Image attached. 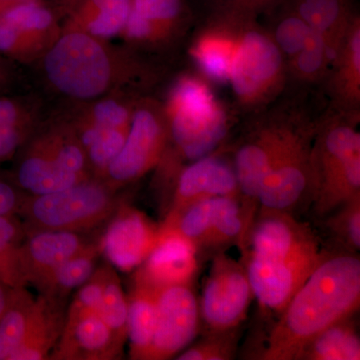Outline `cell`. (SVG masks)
<instances>
[{
	"instance_id": "1",
	"label": "cell",
	"mask_w": 360,
	"mask_h": 360,
	"mask_svg": "<svg viewBox=\"0 0 360 360\" xmlns=\"http://www.w3.org/2000/svg\"><path fill=\"white\" fill-rule=\"evenodd\" d=\"M359 305V255L328 257L279 314L260 359L296 360L310 340L336 322L354 316Z\"/></svg>"
},
{
	"instance_id": "2",
	"label": "cell",
	"mask_w": 360,
	"mask_h": 360,
	"mask_svg": "<svg viewBox=\"0 0 360 360\" xmlns=\"http://www.w3.org/2000/svg\"><path fill=\"white\" fill-rule=\"evenodd\" d=\"M54 89L80 103L118 94L153 82L155 73L141 60L87 33L63 32L41 58Z\"/></svg>"
},
{
	"instance_id": "3",
	"label": "cell",
	"mask_w": 360,
	"mask_h": 360,
	"mask_svg": "<svg viewBox=\"0 0 360 360\" xmlns=\"http://www.w3.org/2000/svg\"><path fill=\"white\" fill-rule=\"evenodd\" d=\"M359 113L338 111L316 125L312 141L310 205L324 217L360 196Z\"/></svg>"
},
{
	"instance_id": "4",
	"label": "cell",
	"mask_w": 360,
	"mask_h": 360,
	"mask_svg": "<svg viewBox=\"0 0 360 360\" xmlns=\"http://www.w3.org/2000/svg\"><path fill=\"white\" fill-rule=\"evenodd\" d=\"M117 191L91 177L54 193L28 194L18 217L26 233L91 232L108 224L122 202Z\"/></svg>"
},
{
	"instance_id": "5",
	"label": "cell",
	"mask_w": 360,
	"mask_h": 360,
	"mask_svg": "<svg viewBox=\"0 0 360 360\" xmlns=\"http://www.w3.org/2000/svg\"><path fill=\"white\" fill-rule=\"evenodd\" d=\"M163 106L168 144L174 146L179 160L195 161L212 155L229 130V116L200 78H180Z\"/></svg>"
},
{
	"instance_id": "6",
	"label": "cell",
	"mask_w": 360,
	"mask_h": 360,
	"mask_svg": "<svg viewBox=\"0 0 360 360\" xmlns=\"http://www.w3.org/2000/svg\"><path fill=\"white\" fill-rule=\"evenodd\" d=\"M288 65L270 33L255 21L241 30L229 84L239 105L257 110L271 103L288 82Z\"/></svg>"
},
{
	"instance_id": "7",
	"label": "cell",
	"mask_w": 360,
	"mask_h": 360,
	"mask_svg": "<svg viewBox=\"0 0 360 360\" xmlns=\"http://www.w3.org/2000/svg\"><path fill=\"white\" fill-rule=\"evenodd\" d=\"M255 206L241 196H220L187 206L165 217L161 229L172 231L193 243L198 252L241 245L255 219Z\"/></svg>"
},
{
	"instance_id": "8",
	"label": "cell",
	"mask_w": 360,
	"mask_h": 360,
	"mask_svg": "<svg viewBox=\"0 0 360 360\" xmlns=\"http://www.w3.org/2000/svg\"><path fill=\"white\" fill-rule=\"evenodd\" d=\"M168 141L165 106L153 99H137L124 144L101 180L117 191L134 184L160 165Z\"/></svg>"
},
{
	"instance_id": "9",
	"label": "cell",
	"mask_w": 360,
	"mask_h": 360,
	"mask_svg": "<svg viewBox=\"0 0 360 360\" xmlns=\"http://www.w3.org/2000/svg\"><path fill=\"white\" fill-rule=\"evenodd\" d=\"M315 130L310 123L286 118L264 123L245 139L236 150L233 165L243 200L255 206L260 184L270 170Z\"/></svg>"
},
{
	"instance_id": "10",
	"label": "cell",
	"mask_w": 360,
	"mask_h": 360,
	"mask_svg": "<svg viewBox=\"0 0 360 360\" xmlns=\"http://www.w3.org/2000/svg\"><path fill=\"white\" fill-rule=\"evenodd\" d=\"M253 296L243 262L220 251L213 257L203 286L200 312L207 331L240 328Z\"/></svg>"
},
{
	"instance_id": "11",
	"label": "cell",
	"mask_w": 360,
	"mask_h": 360,
	"mask_svg": "<svg viewBox=\"0 0 360 360\" xmlns=\"http://www.w3.org/2000/svg\"><path fill=\"white\" fill-rule=\"evenodd\" d=\"M328 257L317 243L288 257H245L243 262L260 307L281 314L296 291Z\"/></svg>"
},
{
	"instance_id": "12",
	"label": "cell",
	"mask_w": 360,
	"mask_h": 360,
	"mask_svg": "<svg viewBox=\"0 0 360 360\" xmlns=\"http://www.w3.org/2000/svg\"><path fill=\"white\" fill-rule=\"evenodd\" d=\"M200 303L191 285H174L160 291L153 341L144 360H165L179 355L198 335Z\"/></svg>"
},
{
	"instance_id": "13",
	"label": "cell",
	"mask_w": 360,
	"mask_h": 360,
	"mask_svg": "<svg viewBox=\"0 0 360 360\" xmlns=\"http://www.w3.org/2000/svg\"><path fill=\"white\" fill-rule=\"evenodd\" d=\"M160 231V224H156L146 213L122 202L101 236L103 255L113 267L131 271L155 248Z\"/></svg>"
},
{
	"instance_id": "14",
	"label": "cell",
	"mask_w": 360,
	"mask_h": 360,
	"mask_svg": "<svg viewBox=\"0 0 360 360\" xmlns=\"http://www.w3.org/2000/svg\"><path fill=\"white\" fill-rule=\"evenodd\" d=\"M123 347L101 315L70 303L63 333L49 359H120Z\"/></svg>"
},
{
	"instance_id": "15",
	"label": "cell",
	"mask_w": 360,
	"mask_h": 360,
	"mask_svg": "<svg viewBox=\"0 0 360 360\" xmlns=\"http://www.w3.org/2000/svg\"><path fill=\"white\" fill-rule=\"evenodd\" d=\"M314 134L296 146L265 176L257 194V202L262 210L290 212L300 203L309 201L312 186L310 153Z\"/></svg>"
},
{
	"instance_id": "16",
	"label": "cell",
	"mask_w": 360,
	"mask_h": 360,
	"mask_svg": "<svg viewBox=\"0 0 360 360\" xmlns=\"http://www.w3.org/2000/svg\"><path fill=\"white\" fill-rule=\"evenodd\" d=\"M220 196L241 195L234 165L213 153L179 170L165 217L177 214L198 201Z\"/></svg>"
},
{
	"instance_id": "17",
	"label": "cell",
	"mask_w": 360,
	"mask_h": 360,
	"mask_svg": "<svg viewBox=\"0 0 360 360\" xmlns=\"http://www.w3.org/2000/svg\"><path fill=\"white\" fill-rule=\"evenodd\" d=\"M309 225L298 221L290 212L260 210L241 243L245 257H288L317 245Z\"/></svg>"
},
{
	"instance_id": "18",
	"label": "cell",
	"mask_w": 360,
	"mask_h": 360,
	"mask_svg": "<svg viewBox=\"0 0 360 360\" xmlns=\"http://www.w3.org/2000/svg\"><path fill=\"white\" fill-rule=\"evenodd\" d=\"M200 269V252L193 243L172 231L161 229L160 238L148 257L135 271L134 281L155 290L191 285Z\"/></svg>"
},
{
	"instance_id": "19",
	"label": "cell",
	"mask_w": 360,
	"mask_h": 360,
	"mask_svg": "<svg viewBox=\"0 0 360 360\" xmlns=\"http://www.w3.org/2000/svg\"><path fill=\"white\" fill-rule=\"evenodd\" d=\"M96 238L92 231L26 233L20 248V267L26 286L39 288L54 270L77 255Z\"/></svg>"
},
{
	"instance_id": "20",
	"label": "cell",
	"mask_w": 360,
	"mask_h": 360,
	"mask_svg": "<svg viewBox=\"0 0 360 360\" xmlns=\"http://www.w3.org/2000/svg\"><path fill=\"white\" fill-rule=\"evenodd\" d=\"M16 155V162L9 175L30 195L54 193L86 180L66 172L59 165L41 131L32 134Z\"/></svg>"
},
{
	"instance_id": "21",
	"label": "cell",
	"mask_w": 360,
	"mask_h": 360,
	"mask_svg": "<svg viewBox=\"0 0 360 360\" xmlns=\"http://www.w3.org/2000/svg\"><path fill=\"white\" fill-rule=\"evenodd\" d=\"M245 25L210 18L194 42L191 56L200 70L213 82H229L239 37Z\"/></svg>"
},
{
	"instance_id": "22",
	"label": "cell",
	"mask_w": 360,
	"mask_h": 360,
	"mask_svg": "<svg viewBox=\"0 0 360 360\" xmlns=\"http://www.w3.org/2000/svg\"><path fill=\"white\" fill-rule=\"evenodd\" d=\"M184 14V0H132L122 37L137 44L165 41L179 28Z\"/></svg>"
},
{
	"instance_id": "23",
	"label": "cell",
	"mask_w": 360,
	"mask_h": 360,
	"mask_svg": "<svg viewBox=\"0 0 360 360\" xmlns=\"http://www.w3.org/2000/svg\"><path fill=\"white\" fill-rule=\"evenodd\" d=\"M328 89L336 110L359 113L360 18L352 20L328 71Z\"/></svg>"
},
{
	"instance_id": "24",
	"label": "cell",
	"mask_w": 360,
	"mask_h": 360,
	"mask_svg": "<svg viewBox=\"0 0 360 360\" xmlns=\"http://www.w3.org/2000/svg\"><path fill=\"white\" fill-rule=\"evenodd\" d=\"M66 312V300L37 296L25 338L9 360L49 359L63 333Z\"/></svg>"
},
{
	"instance_id": "25",
	"label": "cell",
	"mask_w": 360,
	"mask_h": 360,
	"mask_svg": "<svg viewBox=\"0 0 360 360\" xmlns=\"http://www.w3.org/2000/svg\"><path fill=\"white\" fill-rule=\"evenodd\" d=\"M131 6L132 0H77L63 32L73 30L110 40L122 34Z\"/></svg>"
},
{
	"instance_id": "26",
	"label": "cell",
	"mask_w": 360,
	"mask_h": 360,
	"mask_svg": "<svg viewBox=\"0 0 360 360\" xmlns=\"http://www.w3.org/2000/svg\"><path fill=\"white\" fill-rule=\"evenodd\" d=\"M298 16L321 34L336 56L352 20L357 15L352 0H283Z\"/></svg>"
},
{
	"instance_id": "27",
	"label": "cell",
	"mask_w": 360,
	"mask_h": 360,
	"mask_svg": "<svg viewBox=\"0 0 360 360\" xmlns=\"http://www.w3.org/2000/svg\"><path fill=\"white\" fill-rule=\"evenodd\" d=\"M160 291L148 284L134 281L127 297V340L130 359L144 360L155 333Z\"/></svg>"
},
{
	"instance_id": "28",
	"label": "cell",
	"mask_w": 360,
	"mask_h": 360,
	"mask_svg": "<svg viewBox=\"0 0 360 360\" xmlns=\"http://www.w3.org/2000/svg\"><path fill=\"white\" fill-rule=\"evenodd\" d=\"M354 316L336 322L315 335L302 347L296 360H359L360 338Z\"/></svg>"
},
{
	"instance_id": "29",
	"label": "cell",
	"mask_w": 360,
	"mask_h": 360,
	"mask_svg": "<svg viewBox=\"0 0 360 360\" xmlns=\"http://www.w3.org/2000/svg\"><path fill=\"white\" fill-rule=\"evenodd\" d=\"M101 238L97 236L86 248L54 270L37 288L39 295L68 300V295L96 271L99 255H103Z\"/></svg>"
},
{
	"instance_id": "30",
	"label": "cell",
	"mask_w": 360,
	"mask_h": 360,
	"mask_svg": "<svg viewBox=\"0 0 360 360\" xmlns=\"http://www.w3.org/2000/svg\"><path fill=\"white\" fill-rule=\"evenodd\" d=\"M0 18L18 28L41 51L42 56L63 33L58 16L42 1L28 2L14 7L1 14Z\"/></svg>"
},
{
	"instance_id": "31",
	"label": "cell",
	"mask_w": 360,
	"mask_h": 360,
	"mask_svg": "<svg viewBox=\"0 0 360 360\" xmlns=\"http://www.w3.org/2000/svg\"><path fill=\"white\" fill-rule=\"evenodd\" d=\"M35 309V298L26 286L13 288L0 319V360H9L20 347Z\"/></svg>"
},
{
	"instance_id": "32",
	"label": "cell",
	"mask_w": 360,
	"mask_h": 360,
	"mask_svg": "<svg viewBox=\"0 0 360 360\" xmlns=\"http://www.w3.org/2000/svg\"><path fill=\"white\" fill-rule=\"evenodd\" d=\"M333 59L335 56L326 40L312 30L300 51L286 60L288 78L298 84H316L328 77Z\"/></svg>"
},
{
	"instance_id": "33",
	"label": "cell",
	"mask_w": 360,
	"mask_h": 360,
	"mask_svg": "<svg viewBox=\"0 0 360 360\" xmlns=\"http://www.w3.org/2000/svg\"><path fill=\"white\" fill-rule=\"evenodd\" d=\"M26 236L18 215H0V281L11 286H26L20 262V248Z\"/></svg>"
},
{
	"instance_id": "34",
	"label": "cell",
	"mask_w": 360,
	"mask_h": 360,
	"mask_svg": "<svg viewBox=\"0 0 360 360\" xmlns=\"http://www.w3.org/2000/svg\"><path fill=\"white\" fill-rule=\"evenodd\" d=\"M267 13H272L274 16L271 30L269 32L288 60L304 46L314 30L283 2Z\"/></svg>"
},
{
	"instance_id": "35",
	"label": "cell",
	"mask_w": 360,
	"mask_h": 360,
	"mask_svg": "<svg viewBox=\"0 0 360 360\" xmlns=\"http://www.w3.org/2000/svg\"><path fill=\"white\" fill-rule=\"evenodd\" d=\"M103 302L99 315L124 345L127 340L129 304L123 292L122 283L110 264H103Z\"/></svg>"
},
{
	"instance_id": "36",
	"label": "cell",
	"mask_w": 360,
	"mask_h": 360,
	"mask_svg": "<svg viewBox=\"0 0 360 360\" xmlns=\"http://www.w3.org/2000/svg\"><path fill=\"white\" fill-rule=\"evenodd\" d=\"M326 229L329 236L345 251L357 255L360 248V196L326 215Z\"/></svg>"
},
{
	"instance_id": "37",
	"label": "cell",
	"mask_w": 360,
	"mask_h": 360,
	"mask_svg": "<svg viewBox=\"0 0 360 360\" xmlns=\"http://www.w3.org/2000/svg\"><path fill=\"white\" fill-rule=\"evenodd\" d=\"M240 328L207 331L201 340L176 355L179 360H231L236 359Z\"/></svg>"
},
{
	"instance_id": "38",
	"label": "cell",
	"mask_w": 360,
	"mask_h": 360,
	"mask_svg": "<svg viewBox=\"0 0 360 360\" xmlns=\"http://www.w3.org/2000/svg\"><path fill=\"white\" fill-rule=\"evenodd\" d=\"M283 0H206L210 18L246 23L255 21L260 13H267Z\"/></svg>"
},
{
	"instance_id": "39",
	"label": "cell",
	"mask_w": 360,
	"mask_h": 360,
	"mask_svg": "<svg viewBox=\"0 0 360 360\" xmlns=\"http://www.w3.org/2000/svg\"><path fill=\"white\" fill-rule=\"evenodd\" d=\"M0 54L22 63L42 58L41 51L13 25L0 18Z\"/></svg>"
},
{
	"instance_id": "40",
	"label": "cell",
	"mask_w": 360,
	"mask_h": 360,
	"mask_svg": "<svg viewBox=\"0 0 360 360\" xmlns=\"http://www.w3.org/2000/svg\"><path fill=\"white\" fill-rule=\"evenodd\" d=\"M34 108L18 99L0 97V129H32L35 124Z\"/></svg>"
},
{
	"instance_id": "41",
	"label": "cell",
	"mask_w": 360,
	"mask_h": 360,
	"mask_svg": "<svg viewBox=\"0 0 360 360\" xmlns=\"http://www.w3.org/2000/svg\"><path fill=\"white\" fill-rule=\"evenodd\" d=\"M103 266L97 267L96 271L82 286L73 298L72 304L80 309L99 314L103 302Z\"/></svg>"
},
{
	"instance_id": "42",
	"label": "cell",
	"mask_w": 360,
	"mask_h": 360,
	"mask_svg": "<svg viewBox=\"0 0 360 360\" xmlns=\"http://www.w3.org/2000/svg\"><path fill=\"white\" fill-rule=\"evenodd\" d=\"M27 196L11 175L0 172V215L18 217Z\"/></svg>"
},
{
	"instance_id": "43",
	"label": "cell",
	"mask_w": 360,
	"mask_h": 360,
	"mask_svg": "<svg viewBox=\"0 0 360 360\" xmlns=\"http://www.w3.org/2000/svg\"><path fill=\"white\" fill-rule=\"evenodd\" d=\"M32 129H0V162L11 160L33 134Z\"/></svg>"
},
{
	"instance_id": "44",
	"label": "cell",
	"mask_w": 360,
	"mask_h": 360,
	"mask_svg": "<svg viewBox=\"0 0 360 360\" xmlns=\"http://www.w3.org/2000/svg\"><path fill=\"white\" fill-rule=\"evenodd\" d=\"M13 80V71L8 61L0 54V90L6 89Z\"/></svg>"
},
{
	"instance_id": "45",
	"label": "cell",
	"mask_w": 360,
	"mask_h": 360,
	"mask_svg": "<svg viewBox=\"0 0 360 360\" xmlns=\"http://www.w3.org/2000/svg\"><path fill=\"white\" fill-rule=\"evenodd\" d=\"M11 286L0 281V319L4 314V310L6 309L7 303H8L9 296H11Z\"/></svg>"
},
{
	"instance_id": "46",
	"label": "cell",
	"mask_w": 360,
	"mask_h": 360,
	"mask_svg": "<svg viewBox=\"0 0 360 360\" xmlns=\"http://www.w3.org/2000/svg\"><path fill=\"white\" fill-rule=\"evenodd\" d=\"M32 1H42V0H0V15L14 7Z\"/></svg>"
}]
</instances>
